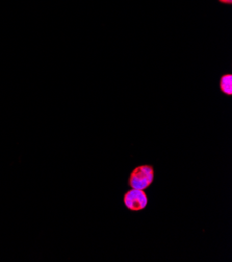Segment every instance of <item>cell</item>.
Segmentation results:
<instances>
[{
	"label": "cell",
	"instance_id": "1",
	"mask_svg": "<svg viewBox=\"0 0 232 262\" xmlns=\"http://www.w3.org/2000/svg\"><path fill=\"white\" fill-rule=\"evenodd\" d=\"M156 180V170L150 164H142L136 166L130 173L128 185L134 189L146 190L153 184Z\"/></svg>",
	"mask_w": 232,
	"mask_h": 262
},
{
	"label": "cell",
	"instance_id": "2",
	"mask_svg": "<svg viewBox=\"0 0 232 262\" xmlns=\"http://www.w3.org/2000/svg\"><path fill=\"white\" fill-rule=\"evenodd\" d=\"M123 204L131 212H140L145 210L149 204L148 194L145 190L131 188L123 195Z\"/></svg>",
	"mask_w": 232,
	"mask_h": 262
},
{
	"label": "cell",
	"instance_id": "3",
	"mask_svg": "<svg viewBox=\"0 0 232 262\" xmlns=\"http://www.w3.org/2000/svg\"><path fill=\"white\" fill-rule=\"evenodd\" d=\"M220 90L223 92V94L227 96L232 95V74L231 73H226L223 74L220 78Z\"/></svg>",
	"mask_w": 232,
	"mask_h": 262
},
{
	"label": "cell",
	"instance_id": "4",
	"mask_svg": "<svg viewBox=\"0 0 232 262\" xmlns=\"http://www.w3.org/2000/svg\"><path fill=\"white\" fill-rule=\"evenodd\" d=\"M219 2L221 4H224V5H231L232 4V0H219Z\"/></svg>",
	"mask_w": 232,
	"mask_h": 262
}]
</instances>
